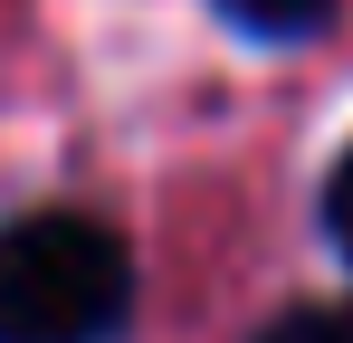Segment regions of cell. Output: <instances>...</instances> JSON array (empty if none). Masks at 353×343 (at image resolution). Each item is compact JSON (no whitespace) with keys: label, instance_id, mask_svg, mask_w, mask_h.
Listing matches in <instances>:
<instances>
[{"label":"cell","instance_id":"obj_3","mask_svg":"<svg viewBox=\"0 0 353 343\" xmlns=\"http://www.w3.org/2000/svg\"><path fill=\"white\" fill-rule=\"evenodd\" d=\"M258 343H353V305H287Z\"/></svg>","mask_w":353,"mask_h":343},{"label":"cell","instance_id":"obj_1","mask_svg":"<svg viewBox=\"0 0 353 343\" xmlns=\"http://www.w3.org/2000/svg\"><path fill=\"white\" fill-rule=\"evenodd\" d=\"M134 315V258L105 220L29 210L0 229V343H115Z\"/></svg>","mask_w":353,"mask_h":343},{"label":"cell","instance_id":"obj_2","mask_svg":"<svg viewBox=\"0 0 353 343\" xmlns=\"http://www.w3.org/2000/svg\"><path fill=\"white\" fill-rule=\"evenodd\" d=\"M325 10L334 0H220V19L248 39H305V29H325Z\"/></svg>","mask_w":353,"mask_h":343},{"label":"cell","instance_id":"obj_4","mask_svg":"<svg viewBox=\"0 0 353 343\" xmlns=\"http://www.w3.org/2000/svg\"><path fill=\"white\" fill-rule=\"evenodd\" d=\"M325 238L353 258V153L334 163V181H325Z\"/></svg>","mask_w":353,"mask_h":343}]
</instances>
